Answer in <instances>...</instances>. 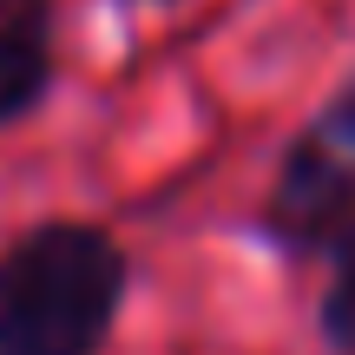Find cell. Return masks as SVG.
<instances>
[{
  "mask_svg": "<svg viewBox=\"0 0 355 355\" xmlns=\"http://www.w3.org/2000/svg\"><path fill=\"white\" fill-rule=\"evenodd\" d=\"M125 290L105 230L46 224L0 257V355H92Z\"/></svg>",
  "mask_w": 355,
  "mask_h": 355,
  "instance_id": "1",
  "label": "cell"
},
{
  "mask_svg": "<svg viewBox=\"0 0 355 355\" xmlns=\"http://www.w3.org/2000/svg\"><path fill=\"white\" fill-rule=\"evenodd\" d=\"M270 224H277V237H290L296 250L336 243L355 224V158L343 152V139H336L322 119L296 139V152L283 158L277 198H270Z\"/></svg>",
  "mask_w": 355,
  "mask_h": 355,
  "instance_id": "2",
  "label": "cell"
},
{
  "mask_svg": "<svg viewBox=\"0 0 355 355\" xmlns=\"http://www.w3.org/2000/svg\"><path fill=\"white\" fill-rule=\"evenodd\" d=\"M46 0H0V119L46 92Z\"/></svg>",
  "mask_w": 355,
  "mask_h": 355,
  "instance_id": "3",
  "label": "cell"
},
{
  "mask_svg": "<svg viewBox=\"0 0 355 355\" xmlns=\"http://www.w3.org/2000/svg\"><path fill=\"white\" fill-rule=\"evenodd\" d=\"M336 250V283H329V303H322V329H329L336 349L355 355V224L329 243Z\"/></svg>",
  "mask_w": 355,
  "mask_h": 355,
  "instance_id": "4",
  "label": "cell"
},
{
  "mask_svg": "<svg viewBox=\"0 0 355 355\" xmlns=\"http://www.w3.org/2000/svg\"><path fill=\"white\" fill-rule=\"evenodd\" d=\"M322 125H329L336 139H343V152L355 158V92H343V99H336L329 112H322Z\"/></svg>",
  "mask_w": 355,
  "mask_h": 355,
  "instance_id": "5",
  "label": "cell"
}]
</instances>
